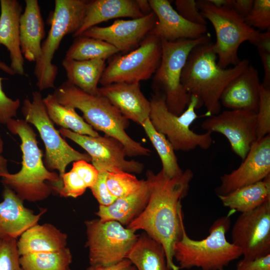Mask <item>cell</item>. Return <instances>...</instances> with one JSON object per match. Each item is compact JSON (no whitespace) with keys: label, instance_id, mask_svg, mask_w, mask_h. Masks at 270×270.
<instances>
[{"label":"cell","instance_id":"c3c4849f","mask_svg":"<svg viewBox=\"0 0 270 270\" xmlns=\"http://www.w3.org/2000/svg\"><path fill=\"white\" fill-rule=\"evenodd\" d=\"M208 2L218 8H232L234 0H207Z\"/></svg>","mask_w":270,"mask_h":270},{"label":"cell","instance_id":"2e32d148","mask_svg":"<svg viewBox=\"0 0 270 270\" xmlns=\"http://www.w3.org/2000/svg\"><path fill=\"white\" fill-rule=\"evenodd\" d=\"M270 175V134L258 140L236 170L220 176L218 196L263 180Z\"/></svg>","mask_w":270,"mask_h":270},{"label":"cell","instance_id":"7bdbcfd3","mask_svg":"<svg viewBox=\"0 0 270 270\" xmlns=\"http://www.w3.org/2000/svg\"><path fill=\"white\" fill-rule=\"evenodd\" d=\"M86 270H137L131 261L125 258L116 263L108 266L90 265Z\"/></svg>","mask_w":270,"mask_h":270},{"label":"cell","instance_id":"f35d334b","mask_svg":"<svg viewBox=\"0 0 270 270\" xmlns=\"http://www.w3.org/2000/svg\"><path fill=\"white\" fill-rule=\"evenodd\" d=\"M174 4L177 12L186 20L195 24L206 25V20L200 12L196 1L176 0Z\"/></svg>","mask_w":270,"mask_h":270},{"label":"cell","instance_id":"d6a6232c","mask_svg":"<svg viewBox=\"0 0 270 270\" xmlns=\"http://www.w3.org/2000/svg\"><path fill=\"white\" fill-rule=\"evenodd\" d=\"M141 126L160 157L162 164L161 170L164 175L170 178L181 175L184 170L178 164L175 150L166 138L154 128L149 118Z\"/></svg>","mask_w":270,"mask_h":270},{"label":"cell","instance_id":"1f68e13d","mask_svg":"<svg viewBox=\"0 0 270 270\" xmlns=\"http://www.w3.org/2000/svg\"><path fill=\"white\" fill-rule=\"evenodd\" d=\"M65 58L78 60H104L118 54L119 50L102 40L80 36L74 38Z\"/></svg>","mask_w":270,"mask_h":270},{"label":"cell","instance_id":"bcb514c9","mask_svg":"<svg viewBox=\"0 0 270 270\" xmlns=\"http://www.w3.org/2000/svg\"><path fill=\"white\" fill-rule=\"evenodd\" d=\"M270 28L266 31L260 32L258 38L254 44L258 50L270 53Z\"/></svg>","mask_w":270,"mask_h":270},{"label":"cell","instance_id":"83f0119b","mask_svg":"<svg viewBox=\"0 0 270 270\" xmlns=\"http://www.w3.org/2000/svg\"><path fill=\"white\" fill-rule=\"evenodd\" d=\"M126 258L137 270H171L162 246L144 232L139 234Z\"/></svg>","mask_w":270,"mask_h":270},{"label":"cell","instance_id":"4316f807","mask_svg":"<svg viewBox=\"0 0 270 270\" xmlns=\"http://www.w3.org/2000/svg\"><path fill=\"white\" fill-rule=\"evenodd\" d=\"M62 64L68 82L89 94H98V84L106 66V60H78L64 58Z\"/></svg>","mask_w":270,"mask_h":270},{"label":"cell","instance_id":"44dd1931","mask_svg":"<svg viewBox=\"0 0 270 270\" xmlns=\"http://www.w3.org/2000/svg\"><path fill=\"white\" fill-rule=\"evenodd\" d=\"M260 84L258 70L250 64L226 86L220 97L221 105L231 110L257 112Z\"/></svg>","mask_w":270,"mask_h":270},{"label":"cell","instance_id":"7402d4cb","mask_svg":"<svg viewBox=\"0 0 270 270\" xmlns=\"http://www.w3.org/2000/svg\"><path fill=\"white\" fill-rule=\"evenodd\" d=\"M0 46H4L8 50L10 66L15 74L24 75V60L20 38L22 6L17 0H0Z\"/></svg>","mask_w":270,"mask_h":270},{"label":"cell","instance_id":"3957f363","mask_svg":"<svg viewBox=\"0 0 270 270\" xmlns=\"http://www.w3.org/2000/svg\"><path fill=\"white\" fill-rule=\"evenodd\" d=\"M9 131L21 140L22 168L16 173L0 174L1 182L23 200L36 202L47 198L62 187L58 174L50 171L42 160L36 134L24 119L12 118L6 124Z\"/></svg>","mask_w":270,"mask_h":270},{"label":"cell","instance_id":"7a4b0ae2","mask_svg":"<svg viewBox=\"0 0 270 270\" xmlns=\"http://www.w3.org/2000/svg\"><path fill=\"white\" fill-rule=\"evenodd\" d=\"M210 38L194 47L182 70L181 82L186 90L204 106V116L219 114L220 96L228 84L242 72L250 64L247 59L240 60L232 68H222L217 64V56Z\"/></svg>","mask_w":270,"mask_h":270},{"label":"cell","instance_id":"60d3db41","mask_svg":"<svg viewBox=\"0 0 270 270\" xmlns=\"http://www.w3.org/2000/svg\"><path fill=\"white\" fill-rule=\"evenodd\" d=\"M106 172H98L97 178L90 188L100 205L104 206H109L116 200V198L110 193L108 188L106 182Z\"/></svg>","mask_w":270,"mask_h":270},{"label":"cell","instance_id":"ab89813d","mask_svg":"<svg viewBox=\"0 0 270 270\" xmlns=\"http://www.w3.org/2000/svg\"><path fill=\"white\" fill-rule=\"evenodd\" d=\"M5 78L0 77V124H6L16 116L20 102L18 98L8 97L3 90L2 82Z\"/></svg>","mask_w":270,"mask_h":270},{"label":"cell","instance_id":"7dc6e473","mask_svg":"<svg viewBox=\"0 0 270 270\" xmlns=\"http://www.w3.org/2000/svg\"><path fill=\"white\" fill-rule=\"evenodd\" d=\"M4 144V140L0 132V174L8 172V160L2 156Z\"/></svg>","mask_w":270,"mask_h":270},{"label":"cell","instance_id":"d590c367","mask_svg":"<svg viewBox=\"0 0 270 270\" xmlns=\"http://www.w3.org/2000/svg\"><path fill=\"white\" fill-rule=\"evenodd\" d=\"M256 116L258 140L270 134V88L262 84Z\"/></svg>","mask_w":270,"mask_h":270},{"label":"cell","instance_id":"f546056e","mask_svg":"<svg viewBox=\"0 0 270 270\" xmlns=\"http://www.w3.org/2000/svg\"><path fill=\"white\" fill-rule=\"evenodd\" d=\"M98 171L92 164L81 160L72 162V169L62 176V187L58 194L61 196L76 198L94 184Z\"/></svg>","mask_w":270,"mask_h":270},{"label":"cell","instance_id":"5bb4252c","mask_svg":"<svg viewBox=\"0 0 270 270\" xmlns=\"http://www.w3.org/2000/svg\"><path fill=\"white\" fill-rule=\"evenodd\" d=\"M232 243L242 250L244 260L270 254V198L239 216L232 228Z\"/></svg>","mask_w":270,"mask_h":270},{"label":"cell","instance_id":"4fadbf2b","mask_svg":"<svg viewBox=\"0 0 270 270\" xmlns=\"http://www.w3.org/2000/svg\"><path fill=\"white\" fill-rule=\"evenodd\" d=\"M58 132L86 152L90 157L92 164L98 172L120 170L140 174L144 170L143 163L126 158L127 154L124 146L112 137L82 135L63 128H60Z\"/></svg>","mask_w":270,"mask_h":270},{"label":"cell","instance_id":"4dcf8cb0","mask_svg":"<svg viewBox=\"0 0 270 270\" xmlns=\"http://www.w3.org/2000/svg\"><path fill=\"white\" fill-rule=\"evenodd\" d=\"M49 118L53 123L62 128L82 135L98 136V132L89 125L76 112V109L58 102L52 94L44 98Z\"/></svg>","mask_w":270,"mask_h":270},{"label":"cell","instance_id":"277c9868","mask_svg":"<svg viewBox=\"0 0 270 270\" xmlns=\"http://www.w3.org/2000/svg\"><path fill=\"white\" fill-rule=\"evenodd\" d=\"M60 104L79 110L84 120L95 130L119 140L127 156H150L151 151L128 136L126 130L130 120L105 97L90 94L70 84L62 82L52 94Z\"/></svg>","mask_w":270,"mask_h":270},{"label":"cell","instance_id":"ba28073f","mask_svg":"<svg viewBox=\"0 0 270 270\" xmlns=\"http://www.w3.org/2000/svg\"><path fill=\"white\" fill-rule=\"evenodd\" d=\"M150 120L154 128L164 134L175 151L190 152L196 148H209L214 142L212 133L198 134L190 128L198 118L196 110L200 108L198 99L192 96L184 111L176 115L168 110L162 96L154 92L150 100Z\"/></svg>","mask_w":270,"mask_h":270},{"label":"cell","instance_id":"7c38bea8","mask_svg":"<svg viewBox=\"0 0 270 270\" xmlns=\"http://www.w3.org/2000/svg\"><path fill=\"white\" fill-rule=\"evenodd\" d=\"M161 58V39L148 34L134 50L112 58L106 66L99 84L104 86L148 80L156 72Z\"/></svg>","mask_w":270,"mask_h":270},{"label":"cell","instance_id":"d6986e66","mask_svg":"<svg viewBox=\"0 0 270 270\" xmlns=\"http://www.w3.org/2000/svg\"><path fill=\"white\" fill-rule=\"evenodd\" d=\"M98 94L107 98L126 118L142 125L149 118L150 102L140 82H116L102 86Z\"/></svg>","mask_w":270,"mask_h":270},{"label":"cell","instance_id":"8fae6325","mask_svg":"<svg viewBox=\"0 0 270 270\" xmlns=\"http://www.w3.org/2000/svg\"><path fill=\"white\" fill-rule=\"evenodd\" d=\"M84 224L90 265L108 266L126 258L139 236L114 220L93 219Z\"/></svg>","mask_w":270,"mask_h":270},{"label":"cell","instance_id":"ac0fdd59","mask_svg":"<svg viewBox=\"0 0 270 270\" xmlns=\"http://www.w3.org/2000/svg\"><path fill=\"white\" fill-rule=\"evenodd\" d=\"M148 1L152 11L157 18V22L149 34L168 42L196 39L206 34V26L186 20L174 8L169 0Z\"/></svg>","mask_w":270,"mask_h":270},{"label":"cell","instance_id":"52a82bcc","mask_svg":"<svg viewBox=\"0 0 270 270\" xmlns=\"http://www.w3.org/2000/svg\"><path fill=\"white\" fill-rule=\"evenodd\" d=\"M86 0H56L50 28L42 43L40 56L35 62L34 74L40 91L54 88L58 68L52 64L54 55L64 38L74 34L82 22Z\"/></svg>","mask_w":270,"mask_h":270},{"label":"cell","instance_id":"30bf717a","mask_svg":"<svg viewBox=\"0 0 270 270\" xmlns=\"http://www.w3.org/2000/svg\"><path fill=\"white\" fill-rule=\"evenodd\" d=\"M22 112L24 120L36 128L43 141L46 150V167L50 171L58 170L60 179L70 163L81 160L90 162V157L87 153L72 148L55 128L48 116L40 91L32 92V100L28 98L24 100Z\"/></svg>","mask_w":270,"mask_h":270},{"label":"cell","instance_id":"836d02e7","mask_svg":"<svg viewBox=\"0 0 270 270\" xmlns=\"http://www.w3.org/2000/svg\"><path fill=\"white\" fill-rule=\"evenodd\" d=\"M23 270H70L72 254L69 248L40 253H30L20 256Z\"/></svg>","mask_w":270,"mask_h":270},{"label":"cell","instance_id":"e0dca14e","mask_svg":"<svg viewBox=\"0 0 270 270\" xmlns=\"http://www.w3.org/2000/svg\"><path fill=\"white\" fill-rule=\"evenodd\" d=\"M156 22V16L152 11L139 18L129 20H116L107 26H96L92 27L80 36L105 41L119 52H128L140 45Z\"/></svg>","mask_w":270,"mask_h":270},{"label":"cell","instance_id":"9c48e42d","mask_svg":"<svg viewBox=\"0 0 270 270\" xmlns=\"http://www.w3.org/2000/svg\"><path fill=\"white\" fill-rule=\"evenodd\" d=\"M196 2L201 14L214 28L216 41L213 49L218 58V65L222 68L236 65L240 61L238 54L240 45L245 41L254 44L260 31L248 26L232 8H218L207 0Z\"/></svg>","mask_w":270,"mask_h":270},{"label":"cell","instance_id":"ee69618b","mask_svg":"<svg viewBox=\"0 0 270 270\" xmlns=\"http://www.w3.org/2000/svg\"><path fill=\"white\" fill-rule=\"evenodd\" d=\"M254 0H234L232 8L240 17L244 18L251 11Z\"/></svg>","mask_w":270,"mask_h":270},{"label":"cell","instance_id":"8d00e7d4","mask_svg":"<svg viewBox=\"0 0 270 270\" xmlns=\"http://www.w3.org/2000/svg\"><path fill=\"white\" fill-rule=\"evenodd\" d=\"M244 19L248 26L254 28L270 29V0H254L251 11Z\"/></svg>","mask_w":270,"mask_h":270},{"label":"cell","instance_id":"6da1fadb","mask_svg":"<svg viewBox=\"0 0 270 270\" xmlns=\"http://www.w3.org/2000/svg\"><path fill=\"white\" fill-rule=\"evenodd\" d=\"M194 173L190 168L176 177L166 176L162 170L156 174L148 170L146 179L150 186L148 203L140 214L126 228L142 230L164 247L167 265L179 270L174 262L173 248L182 234L184 216L181 200L188 194Z\"/></svg>","mask_w":270,"mask_h":270},{"label":"cell","instance_id":"ffe728a7","mask_svg":"<svg viewBox=\"0 0 270 270\" xmlns=\"http://www.w3.org/2000/svg\"><path fill=\"white\" fill-rule=\"evenodd\" d=\"M0 202V238L16 239L30 228L38 224L46 212L38 214L24 206L22 200L11 188L4 186Z\"/></svg>","mask_w":270,"mask_h":270},{"label":"cell","instance_id":"d4e9b609","mask_svg":"<svg viewBox=\"0 0 270 270\" xmlns=\"http://www.w3.org/2000/svg\"><path fill=\"white\" fill-rule=\"evenodd\" d=\"M150 196V184L146 179L142 186L133 193L116 198L109 206L100 205L95 214L102 221L114 220L127 226L144 210Z\"/></svg>","mask_w":270,"mask_h":270},{"label":"cell","instance_id":"484cf974","mask_svg":"<svg viewBox=\"0 0 270 270\" xmlns=\"http://www.w3.org/2000/svg\"><path fill=\"white\" fill-rule=\"evenodd\" d=\"M68 236L50 224H38L26 230L17 240L20 256L59 250L66 247Z\"/></svg>","mask_w":270,"mask_h":270},{"label":"cell","instance_id":"681fc988","mask_svg":"<svg viewBox=\"0 0 270 270\" xmlns=\"http://www.w3.org/2000/svg\"><path fill=\"white\" fill-rule=\"evenodd\" d=\"M0 70L4 72L10 74L14 75L15 73L10 68V66L0 60Z\"/></svg>","mask_w":270,"mask_h":270},{"label":"cell","instance_id":"f1b7e54d","mask_svg":"<svg viewBox=\"0 0 270 270\" xmlns=\"http://www.w3.org/2000/svg\"><path fill=\"white\" fill-rule=\"evenodd\" d=\"M218 198L224 206L241 214L252 210L270 198V175Z\"/></svg>","mask_w":270,"mask_h":270},{"label":"cell","instance_id":"74e56055","mask_svg":"<svg viewBox=\"0 0 270 270\" xmlns=\"http://www.w3.org/2000/svg\"><path fill=\"white\" fill-rule=\"evenodd\" d=\"M16 239L0 238V270H23Z\"/></svg>","mask_w":270,"mask_h":270},{"label":"cell","instance_id":"f907efd6","mask_svg":"<svg viewBox=\"0 0 270 270\" xmlns=\"http://www.w3.org/2000/svg\"></svg>","mask_w":270,"mask_h":270},{"label":"cell","instance_id":"603a6c76","mask_svg":"<svg viewBox=\"0 0 270 270\" xmlns=\"http://www.w3.org/2000/svg\"><path fill=\"white\" fill-rule=\"evenodd\" d=\"M144 15L137 0H88L82 24L72 36H80L90 28L110 20L125 17L134 19Z\"/></svg>","mask_w":270,"mask_h":270},{"label":"cell","instance_id":"b9f144b4","mask_svg":"<svg viewBox=\"0 0 270 270\" xmlns=\"http://www.w3.org/2000/svg\"><path fill=\"white\" fill-rule=\"evenodd\" d=\"M236 270H270V254L254 260H240Z\"/></svg>","mask_w":270,"mask_h":270},{"label":"cell","instance_id":"5b68a950","mask_svg":"<svg viewBox=\"0 0 270 270\" xmlns=\"http://www.w3.org/2000/svg\"><path fill=\"white\" fill-rule=\"evenodd\" d=\"M230 223V214L218 218L210 227L209 235L200 240L190 238L184 226L182 236L173 248L174 258L180 269L196 267L202 270H223L240 256V248L226 238Z\"/></svg>","mask_w":270,"mask_h":270},{"label":"cell","instance_id":"cb8c5ba5","mask_svg":"<svg viewBox=\"0 0 270 270\" xmlns=\"http://www.w3.org/2000/svg\"><path fill=\"white\" fill-rule=\"evenodd\" d=\"M25 8L20 20V48L24 58L36 62L42 51L45 36L44 22L37 0H25Z\"/></svg>","mask_w":270,"mask_h":270},{"label":"cell","instance_id":"e575fe53","mask_svg":"<svg viewBox=\"0 0 270 270\" xmlns=\"http://www.w3.org/2000/svg\"><path fill=\"white\" fill-rule=\"evenodd\" d=\"M144 180H138L136 176L117 170L107 172L106 182L110 193L116 198L126 196L139 189Z\"/></svg>","mask_w":270,"mask_h":270},{"label":"cell","instance_id":"8992f818","mask_svg":"<svg viewBox=\"0 0 270 270\" xmlns=\"http://www.w3.org/2000/svg\"><path fill=\"white\" fill-rule=\"evenodd\" d=\"M205 34L196 39H180L168 42L161 39L162 58L160 64L153 76L154 92L163 96L168 110L182 114L190 104L192 96L181 82L182 70L192 49L210 38Z\"/></svg>","mask_w":270,"mask_h":270},{"label":"cell","instance_id":"9a60e30c","mask_svg":"<svg viewBox=\"0 0 270 270\" xmlns=\"http://www.w3.org/2000/svg\"><path fill=\"white\" fill-rule=\"evenodd\" d=\"M257 127L256 112L244 110H224L201 124L206 132L224 136L232 150L242 160L258 140Z\"/></svg>","mask_w":270,"mask_h":270},{"label":"cell","instance_id":"f6af8a7d","mask_svg":"<svg viewBox=\"0 0 270 270\" xmlns=\"http://www.w3.org/2000/svg\"><path fill=\"white\" fill-rule=\"evenodd\" d=\"M264 71L263 82L261 84L270 88V53L258 50Z\"/></svg>","mask_w":270,"mask_h":270}]
</instances>
